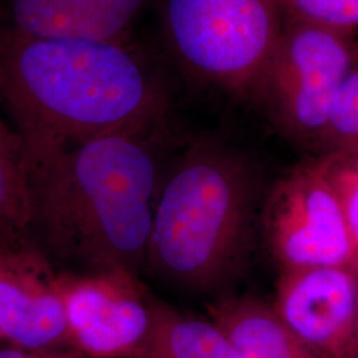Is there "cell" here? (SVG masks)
<instances>
[{
	"label": "cell",
	"mask_w": 358,
	"mask_h": 358,
	"mask_svg": "<svg viewBox=\"0 0 358 358\" xmlns=\"http://www.w3.org/2000/svg\"><path fill=\"white\" fill-rule=\"evenodd\" d=\"M165 122L26 145L28 241L71 272L148 269Z\"/></svg>",
	"instance_id": "cell-1"
},
{
	"label": "cell",
	"mask_w": 358,
	"mask_h": 358,
	"mask_svg": "<svg viewBox=\"0 0 358 358\" xmlns=\"http://www.w3.org/2000/svg\"><path fill=\"white\" fill-rule=\"evenodd\" d=\"M0 105L26 145L166 121L162 71L129 41L48 38L0 26Z\"/></svg>",
	"instance_id": "cell-2"
},
{
	"label": "cell",
	"mask_w": 358,
	"mask_h": 358,
	"mask_svg": "<svg viewBox=\"0 0 358 358\" xmlns=\"http://www.w3.org/2000/svg\"><path fill=\"white\" fill-rule=\"evenodd\" d=\"M254 196L243 159L214 143L192 146L161 183L148 268L192 291L223 282L245 252Z\"/></svg>",
	"instance_id": "cell-3"
},
{
	"label": "cell",
	"mask_w": 358,
	"mask_h": 358,
	"mask_svg": "<svg viewBox=\"0 0 358 358\" xmlns=\"http://www.w3.org/2000/svg\"><path fill=\"white\" fill-rule=\"evenodd\" d=\"M167 51L186 72L256 96L285 15L279 0H157Z\"/></svg>",
	"instance_id": "cell-4"
},
{
	"label": "cell",
	"mask_w": 358,
	"mask_h": 358,
	"mask_svg": "<svg viewBox=\"0 0 358 358\" xmlns=\"http://www.w3.org/2000/svg\"><path fill=\"white\" fill-rule=\"evenodd\" d=\"M358 64L352 34L287 19L256 96L297 138L322 137L334 100Z\"/></svg>",
	"instance_id": "cell-5"
},
{
	"label": "cell",
	"mask_w": 358,
	"mask_h": 358,
	"mask_svg": "<svg viewBox=\"0 0 358 358\" xmlns=\"http://www.w3.org/2000/svg\"><path fill=\"white\" fill-rule=\"evenodd\" d=\"M266 235L282 271L346 267L358 251L320 162L294 169L269 198Z\"/></svg>",
	"instance_id": "cell-6"
},
{
	"label": "cell",
	"mask_w": 358,
	"mask_h": 358,
	"mask_svg": "<svg viewBox=\"0 0 358 358\" xmlns=\"http://www.w3.org/2000/svg\"><path fill=\"white\" fill-rule=\"evenodd\" d=\"M68 345L81 358H131L146 340L153 300L122 272H59Z\"/></svg>",
	"instance_id": "cell-7"
},
{
	"label": "cell",
	"mask_w": 358,
	"mask_h": 358,
	"mask_svg": "<svg viewBox=\"0 0 358 358\" xmlns=\"http://www.w3.org/2000/svg\"><path fill=\"white\" fill-rule=\"evenodd\" d=\"M0 336L27 350L71 352L59 272L29 241L0 243Z\"/></svg>",
	"instance_id": "cell-8"
},
{
	"label": "cell",
	"mask_w": 358,
	"mask_h": 358,
	"mask_svg": "<svg viewBox=\"0 0 358 358\" xmlns=\"http://www.w3.org/2000/svg\"><path fill=\"white\" fill-rule=\"evenodd\" d=\"M272 307L321 358H357V284L345 267L282 271Z\"/></svg>",
	"instance_id": "cell-9"
},
{
	"label": "cell",
	"mask_w": 358,
	"mask_h": 358,
	"mask_svg": "<svg viewBox=\"0 0 358 358\" xmlns=\"http://www.w3.org/2000/svg\"><path fill=\"white\" fill-rule=\"evenodd\" d=\"M157 0H0V26L48 38L129 41Z\"/></svg>",
	"instance_id": "cell-10"
},
{
	"label": "cell",
	"mask_w": 358,
	"mask_h": 358,
	"mask_svg": "<svg viewBox=\"0 0 358 358\" xmlns=\"http://www.w3.org/2000/svg\"><path fill=\"white\" fill-rule=\"evenodd\" d=\"M239 358H321L294 334L273 307L252 299H229L210 309Z\"/></svg>",
	"instance_id": "cell-11"
},
{
	"label": "cell",
	"mask_w": 358,
	"mask_h": 358,
	"mask_svg": "<svg viewBox=\"0 0 358 358\" xmlns=\"http://www.w3.org/2000/svg\"><path fill=\"white\" fill-rule=\"evenodd\" d=\"M131 358H239L214 320L183 313L153 300V321Z\"/></svg>",
	"instance_id": "cell-12"
},
{
	"label": "cell",
	"mask_w": 358,
	"mask_h": 358,
	"mask_svg": "<svg viewBox=\"0 0 358 358\" xmlns=\"http://www.w3.org/2000/svg\"><path fill=\"white\" fill-rule=\"evenodd\" d=\"M26 145L0 105V243L28 241Z\"/></svg>",
	"instance_id": "cell-13"
},
{
	"label": "cell",
	"mask_w": 358,
	"mask_h": 358,
	"mask_svg": "<svg viewBox=\"0 0 358 358\" xmlns=\"http://www.w3.org/2000/svg\"><path fill=\"white\" fill-rule=\"evenodd\" d=\"M321 138L336 146V153H358V64L341 85Z\"/></svg>",
	"instance_id": "cell-14"
},
{
	"label": "cell",
	"mask_w": 358,
	"mask_h": 358,
	"mask_svg": "<svg viewBox=\"0 0 358 358\" xmlns=\"http://www.w3.org/2000/svg\"><path fill=\"white\" fill-rule=\"evenodd\" d=\"M287 19L350 32L358 28V0H279Z\"/></svg>",
	"instance_id": "cell-15"
},
{
	"label": "cell",
	"mask_w": 358,
	"mask_h": 358,
	"mask_svg": "<svg viewBox=\"0 0 358 358\" xmlns=\"http://www.w3.org/2000/svg\"><path fill=\"white\" fill-rule=\"evenodd\" d=\"M320 164L344 208L358 251V153H333Z\"/></svg>",
	"instance_id": "cell-16"
},
{
	"label": "cell",
	"mask_w": 358,
	"mask_h": 358,
	"mask_svg": "<svg viewBox=\"0 0 358 358\" xmlns=\"http://www.w3.org/2000/svg\"><path fill=\"white\" fill-rule=\"evenodd\" d=\"M38 352L27 350L23 348L10 345H0V358H38Z\"/></svg>",
	"instance_id": "cell-17"
},
{
	"label": "cell",
	"mask_w": 358,
	"mask_h": 358,
	"mask_svg": "<svg viewBox=\"0 0 358 358\" xmlns=\"http://www.w3.org/2000/svg\"><path fill=\"white\" fill-rule=\"evenodd\" d=\"M38 358H81L76 353L69 350H57V352H38Z\"/></svg>",
	"instance_id": "cell-18"
},
{
	"label": "cell",
	"mask_w": 358,
	"mask_h": 358,
	"mask_svg": "<svg viewBox=\"0 0 358 358\" xmlns=\"http://www.w3.org/2000/svg\"><path fill=\"white\" fill-rule=\"evenodd\" d=\"M1 343H3V338H1V336H0V345H1Z\"/></svg>",
	"instance_id": "cell-19"
}]
</instances>
